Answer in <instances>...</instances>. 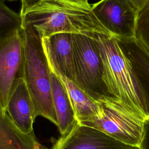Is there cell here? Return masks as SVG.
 Instances as JSON below:
<instances>
[{"instance_id":"1","label":"cell","mask_w":149,"mask_h":149,"mask_svg":"<svg viewBox=\"0 0 149 149\" xmlns=\"http://www.w3.org/2000/svg\"><path fill=\"white\" fill-rule=\"evenodd\" d=\"M19 15L21 27L31 30L41 40L57 33L112 36L87 0H22Z\"/></svg>"},{"instance_id":"2","label":"cell","mask_w":149,"mask_h":149,"mask_svg":"<svg viewBox=\"0 0 149 149\" xmlns=\"http://www.w3.org/2000/svg\"><path fill=\"white\" fill-rule=\"evenodd\" d=\"M24 52V80L32 101L34 117L42 116L57 126L52 101L51 69L41 40L31 30L20 27Z\"/></svg>"},{"instance_id":"3","label":"cell","mask_w":149,"mask_h":149,"mask_svg":"<svg viewBox=\"0 0 149 149\" xmlns=\"http://www.w3.org/2000/svg\"><path fill=\"white\" fill-rule=\"evenodd\" d=\"M96 40L104 64L105 82L109 93L134 113L147 119L130 66L115 38L98 34Z\"/></svg>"},{"instance_id":"4","label":"cell","mask_w":149,"mask_h":149,"mask_svg":"<svg viewBox=\"0 0 149 149\" xmlns=\"http://www.w3.org/2000/svg\"><path fill=\"white\" fill-rule=\"evenodd\" d=\"M96 37L72 34L74 83L97 102L117 99L109 93Z\"/></svg>"},{"instance_id":"5","label":"cell","mask_w":149,"mask_h":149,"mask_svg":"<svg viewBox=\"0 0 149 149\" xmlns=\"http://www.w3.org/2000/svg\"><path fill=\"white\" fill-rule=\"evenodd\" d=\"M98 103L101 115L80 124L100 130L126 144L139 147L146 120L118 99H109Z\"/></svg>"},{"instance_id":"6","label":"cell","mask_w":149,"mask_h":149,"mask_svg":"<svg viewBox=\"0 0 149 149\" xmlns=\"http://www.w3.org/2000/svg\"><path fill=\"white\" fill-rule=\"evenodd\" d=\"M24 79V52L20 28L0 36V111L6 114L16 87Z\"/></svg>"},{"instance_id":"7","label":"cell","mask_w":149,"mask_h":149,"mask_svg":"<svg viewBox=\"0 0 149 149\" xmlns=\"http://www.w3.org/2000/svg\"><path fill=\"white\" fill-rule=\"evenodd\" d=\"M145 0H102L92 3L95 16L111 34L134 38L137 16Z\"/></svg>"},{"instance_id":"8","label":"cell","mask_w":149,"mask_h":149,"mask_svg":"<svg viewBox=\"0 0 149 149\" xmlns=\"http://www.w3.org/2000/svg\"><path fill=\"white\" fill-rule=\"evenodd\" d=\"M51 149H140L126 144L96 129L80 124L55 141Z\"/></svg>"},{"instance_id":"9","label":"cell","mask_w":149,"mask_h":149,"mask_svg":"<svg viewBox=\"0 0 149 149\" xmlns=\"http://www.w3.org/2000/svg\"><path fill=\"white\" fill-rule=\"evenodd\" d=\"M115 38L129 63L139 98L149 119V56L134 38Z\"/></svg>"},{"instance_id":"10","label":"cell","mask_w":149,"mask_h":149,"mask_svg":"<svg viewBox=\"0 0 149 149\" xmlns=\"http://www.w3.org/2000/svg\"><path fill=\"white\" fill-rule=\"evenodd\" d=\"M72 37L70 33H57L41 42L49 66L74 83Z\"/></svg>"},{"instance_id":"11","label":"cell","mask_w":149,"mask_h":149,"mask_svg":"<svg viewBox=\"0 0 149 149\" xmlns=\"http://www.w3.org/2000/svg\"><path fill=\"white\" fill-rule=\"evenodd\" d=\"M6 113L17 128L27 134L33 132L34 110L27 86L23 79L16 87L8 102Z\"/></svg>"},{"instance_id":"12","label":"cell","mask_w":149,"mask_h":149,"mask_svg":"<svg viewBox=\"0 0 149 149\" xmlns=\"http://www.w3.org/2000/svg\"><path fill=\"white\" fill-rule=\"evenodd\" d=\"M52 101L61 137L67 136L78 123L68 92L58 77L51 70Z\"/></svg>"},{"instance_id":"13","label":"cell","mask_w":149,"mask_h":149,"mask_svg":"<svg viewBox=\"0 0 149 149\" xmlns=\"http://www.w3.org/2000/svg\"><path fill=\"white\" fill-rule=\"evenodd\" d=\"M49 68L65 87L79 123L90 120L101 115V110L98 102L93 100L66 77L52 68L49 67Z\"/></svg>"},{"instance_id":"14","label":"cell","mask_w":149,"mask_h":149,"mask_svg":"<svg viewBox=\"0 0 149 149\" xmlns=\"http://www.w3.org/2000/svg\"><path fill=\"white\" fill-rule=\"evenodd\" d=\"M39 145L34 133H22L0 111V149H36Z\"/></svg>"},{"instance_id":"15","label":"cell","mask_w":149,"mask_h":149,"mask_svg":"<svg viewBox=\"0 0 149 149\" xmlns=\"http://www.w3.org/2000/svg\"><path fill=\"white\" fill-rule=\"evenodd\" d=\"M134 40L149 56V0H145L139 11Z\"/></svg>"},{"instance_id":"16","label":"cell","mask_w":149,"mask_h":149,"mask_svg":"<svg viewBox=\"0 0 149 149\" xmlns=\"http://www.w3.org/2000/svg\"><path fill=\"white\" fill-rule=\"evenodd\" d=\"M21 27V19L17 13L8 6L5 1L0 0V36Z\"/></svg>"},{"instance_id":"17","label":"cell","mask_w":149,"mask_h":149,"mask_svg":"<svg viewBox=\"0 0 149 149\" xmlns=\"http://www.w3.org/2000/svg\"><path fill=\"white\" fill-rule=\"evenodd\" d=\"M139 147L140 149H149V119L145 120L143 136Z\"/></svg>"},{"instance_id":"18","label":"cell","mask_w":149,"mask_h":149,"mask_svg":"<svg viewBox=\"0 0 149 149\" xmlns=\"http://www.w3.org/2000/svg\"><path fill=\"white\" fill-rule=\"evenodd\" d=\"M36 149H40V145L37 147V148Z\"/></svg>"}]
</instances>
